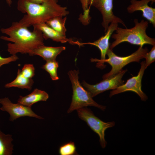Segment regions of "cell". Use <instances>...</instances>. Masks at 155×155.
Returning <instances> with one entry per match:
<instances>
[{
    "label": "cell",
    "instance_id": "obj_1",
    "mask_svg": "<svg viewBox=\"0 0 155 155\" xmlns=\"http://www.w3.org/2000/svg\"><path fill=\"white\" fill-rule=\"evenodd\" d=\"M1 31L9 36H1V39L13 42L7 44V50L12 55L20 53L32 56L36 48L44 45V38L40 30L34 28L31 31L19 22H13L10 26L1 28Z\"/></svg>",
    "mask_w": 155,
    "mask_h": 155
},
{
    "label": "cell",
    "instance_id": "obj_2",
    "mask_svg": "<svg viewBox=\"0 0 155 155\" xmlns=\"http://www.w3.org/2000/svg\"><path fill=\"white\" fill-rule=\"evenodd\" d=\"M58 0H46L41 4L32 3L28 0H18L17 9L23 13H26L19 22L27 27L34 24L46 23L51 18L57 16L63 17L69 12L66 7L57 3Z\"/></svg>",
    "mask_w": 155,
    "mask_h": 155
},
{
    "label": "cell",
    "instance_id": "obj_3",
    "mask_svg": "<svg viewBox=\"0 0 155 155\" xmlns=\"http://www.w3.org/2000/svg\"><path fill=\"white\" fill-rule=\"evenodd\" d=\"M134 22L135 26L131 28L124 29L118 27L115 33L111 36L115 40L110 46L111 49L124 42L142 46L145 44L155 45V38L149 36L146 32L148 22L142 20L139 22L138 20L135 19Z\"/></svg>",
    "mask_w": 155,
    "mask_h": 155
},
{
    "label": "cell",
    "instance_id": "obj_4",
    "mask_svg": "<svg viewBox=\"0 0 155 155\" xmlns=\"http://www.w3.org/2000/svg\"><path fill=\"white\" fill-rule=\"evenodd\" d=\"M79 70H74L69 71L68 74L71 82L73 94L70 106L67 113H71L74 110L87 107L93 106L104 111L105 106L98 104L93 99L90 94L80 84L79 80Z\"/></svg>",
    "mask_w": 155,
    "mask_h": 155
},
{
    "label": "cell",
    "instance_id": "obj_5",
    "mask_svg": "<svg viewBox=\"0 0 155 155\" xmlns=\"http://www.w3.org/2000/svg\"><path fill=\"white\" fill-rule=\"evenodd\" d=\"M148 51L147 48H143V46H140L134 53L128 56L123 57L116 55L109 47L106 53L108 58L102 61L98 67L104 68L105 66L104 64V63H108L112 67L110 71L103 75V79L112 77L116 75L122 70L123 67L130 63L139 62L144 58V55Z\"/></svg>",
    "mask_w": 155,
    "mask_h": 155
},
{
    "label": "cell",
    "instance_id": "obj_6",
    "mask_svg": "<svg viewBox=\"0 0 155 155\" xmlns=\"http://www.w3.org/2000/svg\"><path fill=\"white\" fill-rule=\"evenodd\" d=\"M79 117L85 121L91 129L98 135L101 147L105 148L107 142L105 138V132L108 128L114 126L115 122H104L95 116L93 112L86 107L77 110Z\"/></svg>",
    "mask_w": 155,
    "mask_h": 155
},
{
    "label": "cell",
    "instance_id": "obj_7",
    "mask_svg": "<svg viewBox=\"0 0 155 155\" xmlns=\"http://www.w3.org/2000/svg\"><path fill=\"white\" fill-rule=\"evenodd\" d=\"M127 70H122L115 75L104 79L95 84L91 85L83 81L81 84L93 98L106 91L115 89L123 84L122 78Z\"/></svg>",
    "mask_w": 155,
    "mask_h": 155
},
{
    "label": "cell",
    "instance_id": "obj_8",
    "mask_svg": "<svg viewBox=\"0 0 155 155\" xmlns=\"http://www.w3.org/2000/svg\"><path fill=\"white\" fill-rule=\"evenodd\" d=\"M88 4L94 6L101 13L102 18V25L105 32L112 22L120 23L127 28L123 21L113 13V0H88Z\"/></svg>",
    "mask_w": 155,
    "mask_h": 155
},
{
    "label": "cell",
    "instance_id": "obj_9",
    "mask_svg": "<svg viewBox=\"0 0 155 155\" xmlns=\"http://www.w3.org/2000/svg\"><path fill=\"white\" fill-rule=\"evenodd\" d=\"M141 64V67L137 75L129 78L125 84L113 90L110 92V97L123 92L131 91L138 95L142 101H145L147 100V96L143 92L141 89L142 80L146 69L145 61L142 62Z\"/></svg>",
    "mask_w": 155,
    "mask_h": 155
},
{
    "label": "cell",
    "instance_id": "obj_10",
    "mask_svg": "<svg viewBox=\"0 0 155 155\" xmlns=\"http://www.w3.org/2000/svg\"><path fill=\"white\" fill-rule=\"evenodd\" d=\"M0 103L2 106L0 109L6 111L9 114V120L13 121L20 117L28 116L40 119H44L36 114L32 110L31 107L24 106L19 103H13L8 97L0 98Z\"/></svg>",
    "mask_w": 155,
    "mask_h": 155
},
{
    "label": "cell",
    "instance_id": "obj_11",
    "mask_svg": "<svg viewBox=\"0 0 155 155\" xmlns=\"http://www.w3.org/2000/svg\"><path fill=\"white\" fill-rule=\"evenodd\" d=\"M118 26V23L113 22L109 25L107 30L104 36L93 42L80 43L78 41L76 44L80 46L84 44H89L97 47L100 50L101 53L100 59L91 58V62H97L96 66L99 67L102 61L106 59V55L109 48V40L113 32L115 31Z\"/></svg>",
    "mask_w": 155,
    "mask_h": 155
},
{
    "label": "cell",
    "instance_id": "obj_12",
    "mask_svg": "<svg viewBox=\"0 0 155 155\" xmlns=\"http://www.w3.org/2000/svg\"><path fill=\"white\" fill-rule=\"evenodd\" d=\"M155 0H131V4L127 9L129 13L140 11L142 12L143 16L149 21L154 27L155 26V9L150 7L148 3L151 2L152 4Z\"/></svg>",
    "mask_w": 155,
    "mask_h": 155
},
{
    "label": "cell",
    "instance_id": "obj_13",
    "mask_svg": "<svg viewBox=\"0 0 155 155\" xmlns=\"http://www.w3.org/2000/svg\"><path fill=\"white\" fill-rule=\"evenodd\" d=\"M33 26L34 28L40 30L42 32L43 38L45 40L51 39L57 42L64 43L69 42L71 44L73 41L55 30L46 23L35 24Z\"/></svg>",
    "mask_w": 155,
    "mask_h": 155
},
{
    "label": "cell",
    "instance_id": "obj_14",
    "mask_svg": "<svg viewBox=\"0 0 155 155\" xmlns=\"http://www.w3.org/2000/svg\"><path fill=\"white\" fill-rule=\"evenodd\" d=\"M65 49V47L63 46L54 47L42 45L34 50L33 55H38L46 61L56 60L57 56Z\"/></svg>",
    "mask_w": 155,
    "mask_h": 155
},
{
    "label": "cell",
    "instance_id": "obj_15",
    "mask_svg": "<svg viewBox=\"0 0 155 155\" xmlns=\"http://www.w3.org/2000/svg\"><path fill=\"white\" fill-rule=\"evenodd\" d=\"M49 96L45 91L35 89L30 94L25 96H20L18 103L24 106L31 107L34 104L40 101H46Z\"/></svg>",
    "mask_w": 155,
    "mask_h": 155
},
{
    "label": "cell",
    "instance_id": "obj_16",
    "mask_svg": "<svg viewBox=\"0 0 155 155\" xmlns=\"http://www.w3.org/2000/svg\"><path fill=\"white\" fill-rule=\"evenodd\" d=\"M34 83L32 78H28L24 77L21 73V70L18 69L15 79L12 82L6 84L5 87L6 88L17 87L30 90L32 88Z\"/></svg>",
    "mask_w": 155,
    "mask_h": 155
},
{
    "label": "cell",
    "instance_id": "obj_17",
    "mask_svg": "<svg viewBox=\"0 0 155 155\" xmlns=\"http://www.w3.org/2000/svg\"><path fill=\"white\" fill-rule=\"evenodd\" d=\"M12 135L5 134L0 129V155H11L13 145L11 143Z\"/></svg>",
    "mask_w": 155,
    "mask_h": 155
},
{
    "label": "cell",
    "instance_id": "obj_18",
    "mask_svg": "<svg viewBox=\"0 0 155 155\" xmlns=\"http://www.w3.org/2000/svg\"><path fill=\"white\" fill-rule=\"evenodd\" d=\"M57 16L54 17L47 21L46 23L51 28L62 35L66 36L67 30L65 24L67 17Z\"/></svg>",
    "mask_w": 155,
    "mask_h": 155
},
{
    "label": "cell",
    "instance_id": "obj_19",
    "mask_svg": "<svg viewBox=\"0 0 155 155\" xmlns=\"http://www.w3.org/2000/svg\"><path fill=\"white\" fill-rule=\"evenodd\" d=\"M58 67V62L56 60H53L46 61V63L42 66V68L49 73L52 80H56L59 79L57 74Z\"/></svg>",
    "mask_w": 155,
    "mask_h": 155
},
{
    "label": "cell",
    "instance_id": "obj_20",
    "mask_svg": "<svg viewBox=\"0 0 155 155\" xmlns=\"http://www.w3.org/2000/svg\"><path fill=\"white\" fill-rule=\"evenodd\" d=\"M59 152L61 155H73L77 154L75 144L71 141L60 146Z\"/></svg>",
    "mask_w": 155,
    "mask_h": 155
},
{
    "label": "cell",
    "instance_id": "obj_21",
    "mask_svg": "<svg viewBox=\"0 0 155 155\" xmlns=\"http://www.w3.org/2000/svg\"><path fill=\"white\" fill-rule=\"evenodd\" d=\"M21 72L25 77L32 78L35 75V68L32 64H25L21 70Z\"/></svg>",
    "mask_w": 155,
    "mask_h": 155
},
{
    "label": "cell",
    "instance_id": "obj_22",
    "mask_svg": "<svg viewBox=\"0 0 155 155\" xmlns=\"http://www.w3.org/2000/svg\"><path fill=\"white\" fill-rule=\"evenodd\" d=\"M145 58V68L149 66L152 63L154 62L155 60V45L153 46L150 51L146 53L144 56Z\"/></svg>",
    "mask_w": 155,
    "mask_h": 155
},
{
    "label": "cell",
    "instance_id": "obj_23",
    "mask_svg": "<svg viewBox=\"0 0 155 155\" xmlns=\"http://www.w3.org/2000/svg\"><path fill=\"white\" fill-rule=\"evenodd\" d=\"M18 59V57L16 55H12L11 56L6 58L3 57L0 55V67L3 65L15 61Z\"/></svg>",
    "mask_w": 155,
    "mask_h": 155
},
{
    "label": "cell",
    "instance_id": "obj_24",
    "mask_svg": "<svg viewBox=\"0 0 155 155\" xmlns=\"http://www.w3.org/2000/svg\"><path fill=\"white\" fill-rule=\"evenodd\" d=\"M81 3L82 8L85 9L88 7V0H79Z\"/></svg>",
    "mask_w": 155,
    "mask_h": 155
},
{
    "label": "cell",
    "instance_id": "obj_25",
    "mask_svg": "<svg viewBox=\"0 0 155 155\" xmlns=\"http://www.w3.org/2000/svg\"><path fill=\"white\" fill-rule=\"evenodd\" d=\"M29 2L35 4H41L45 1L46 0H28Z\"/></svg>",
    "mask_w": 155,
    "mask_h": 155
},
{
    "label": "cell",
    "instance_id": "obj_26",
    "mask_svg": "<svg viewBox=\"0 0 155 155\" xmlns=\"http://www.w3.org/2000/svg\"><path fill=\"white\" fill-rule=\"evenodd\" d=\"M6 0L8 5L9 6H10L12 3L11 0Z\"/></svg>",
    "mask_w": 155,
    "mask_h": 155
}]
</instances>
